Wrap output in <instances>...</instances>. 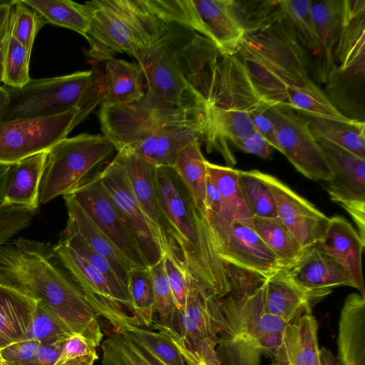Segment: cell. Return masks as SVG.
<instances>
[{
    "label": "cell",
    "mask_w": 365,
    "mask_h": 365,
    "mask_svg": "<svg viewBox=\"0 0 365 365\" xmlns=\"http://www.w3.org/2000/svg\"><path fill=\"white\" fill-rule=\"evenodd\" d=\"M180 38L170 29L137 60L144 77L145 94L168 105L204 107L205 98L186 78Z\"/></svg>",
    "instance_id": "obj_12"
},
{
    "label": "cell",
    "mask_w": 365,
    "mask_h": 365,
    "mask_svg": "<svg viewBox=\"0 0 365 365\" xmlns=\"http://www.w3.org/2000/svg\"><path fill=\"white\" fill-rule=\"evenodd\" d=\"M0 365H1V361H0Z\"/></svg>",
    "instance_id": "obj_64"
},
{
    "label": "cell",
    "mask_w": 365,
    "mask_h": 365,
    "mask_svg": "<svg viewBox=\"0 0 365 365\" xmlns=\"http://www.w3.org/2000/svg\"><path fill=\"white\" fill-rule=\"evenodd\" d=\"M318 359L321 365H341L337 357L325 347L319 349Z\"/></svg>",
    "instance_id": "obj_60"
},
{
    "label": "cell",
    "mask_w": 365,
    "mask_h": 365,
    "mask_svg": "<svg viewBox=\"0 0 365 365\" xmlns=\"http://www.w3.org/2000/svg\"><path fill=\"white\" fill-rule=\"evenodd\" d=\"M203 97L207 150L217 151L234 165L237 160L229 144L254 133L251 115L273 105L255 87L237 56L220 52L210 64Z\"/></svg>",
    "instance_id": "obj_5"
},
{
    "label": "cell",
    "mask_w": 365,
    "mask_h": 365,
    "mask_svg": "<svg viewBox=\"0 0 365 365\" xmlns=\"http://www.w3.org/2000/svg\"><path fill=\"white\" fill-rule=\"evenodd\" d=\"M9 104V95L4 86H0V120H2Z\"/></svg>",
    "instance_id": "obj_62"
},
{
    "label": "cell",
    "mask_w": 365,
    "mask_h": 365,
    "mask_svg": "<svg viewBox=\"0 0 365 365\" xmlns=\"http://www.w3.org/2000/svg\"><path fill=\"white\" fill-rule=\"evenodd\" d=\"M99 120L118 152L134 154L157 168L173 167L180 151L205 132L203 106L168 105L145 93L132 103L101 105Z\"/></svg>",
    "instance_id": "obj_2"
},
{
    "label": "cell",
    "mask_w": 365,
    "mask_h": 365,
    "mask_svg": "<svg viewBox=\"0 0 365 365\" xmlns=\"http://www.w3.org/2000/svg\"><path fill=\"white\" fill-rule=\"evenodd\" d=\"M214 245L228 264L268 277L282 267L278 258L265 245L253 226L230 222L206 210Z\"/></svg>",
    "instance_id": "obj_14"
},
{
    "label": "cell",
    "mask_w": 365,
    "mask_h": 365,
    "mask_svg": "<svg viewBox=\"0 0 365 365\" xmlns=\"http://www.w3.org/2000/svg\"><path fill=\"white\" fill-rule=\"evenodd\" d=\"M281 6L290 22L297 38L305 48L318 53V41L311 13L310 0H283Z\"/></svg>",
    "instance_id": "obj_43"
},
{
    "label": "cell",
    "mask_w": 365,
    "mask_h": 365,
    "mask_svg": "<svg viewBox=\"0 0 365 365\" xmlns=\"http://www.w3.org/2000/svg\"><path fill=\"white\" fill-rule=\"evenodd\" d=\"M71 334L67 326L47 305L37 301L30 327L24 339L49 344L66 340Z\"/></svg>",
    "instance_id": "obj_44"
},
{
    "label": "cell",
    "mask_w": 365,
    "mask_h": 365,
    "mask_svg": "<svg viewBox=\"0 0 365 365\" xmlns=\"http://www.w3.org/2000/svg\"><path fill=\"white\" fill-rule=\"evenodd\" d=\"M155 13L170 24L200 33L222 56L238 53L245 29L232 0H146Z\"/></svg>",
    "instance_id": "obj_10"
},
{
    "label": "cell",
    "mask_w": 365,
    "mask_h": 365,
    "mask_svg": "<svg viewBox=\"0 0 365 365\" xmlns=\"http://www.w3.org/2000/svg\"><path fill=\"white\" fill-rule=\"evenodd\" d=\"M207 174L220 193L224 219L253 226L254 215L245 200L240 183V170L206 161Z\"/></svg>",
    "instance_id": "obj_33"
},
{
    "label": "cell",
    "mask_w": 365,
    "mask_h": 365,
    "mask_svg": "<svg viewBox=\"0 0 365 365\" xmlns=\"http://www.w3.org/2000/svg\"><path fill=\"white\" fill-rule=\"evenodd\" d=\"M316 138L331 169L326 187L330 198L351 215L364 240L365 159L327 139Z\"/></svg>",
    "instance_id": "obj_16"
},
{
    "label": "cell",
    "mask_w": 365,
    "mask_h": 365,
    "mask_svg": "<svg viewBox=\"0 0 365 365\" xmlns=\"http://www.w3.org/2000/svg\"><path fill=\"white\" fill-rule=\"evenodd\" d=\"M285 106L304 116L341 120L351 118L343 114L310 78L302 84L287 88Z\"/></svg>",
    "instance_id": "obj_35"
},
{
    "label": "cell",
    "mask_w": 365,
    "mask_h": 365,
    "mask_svg": "<svg viewBox=\"0 0 365 365\" xmlns=\"http://www.w3.org/2000/svg\"><path fill=\"white\" fill-rule=\"evenodd\" d=\"M36 303L37 300L0 284V349L26 337Z\"/></svg>",
    "instance_id": "obj_30"
},
{
    "label": "cell",
    "mask_w": 365,
    "mask_h": 365,
    "mask_svg": "<svg viewBox=\"0 0 365 365\" xmlns=\"http://www.w3.org/2000/svg\"><path fill=\"white\" fill-rule=\"evenodd\" d=\"M14 1H0V83L1 66L6 42L11 35V7Z\"/></svg>",
    "instance_id": "obj_56"
},
{
    "label": "cell",
    "mask_w": 365,
    "mask_h": 365,
    "mask_svg": "<svg viewBox=\"0 0 365 365\" xmlns=\"http://www.w3.org/2000/svg\"><path fill=\"white\" fill-rule=\"evenodd\" d=\"M98 346L81 334H72L64 342L53 365H93Z\"/></svg>",
    "instance_id": "obj_48"
},
{
    "label": "cell",
    "mask_w": 365,
    "mask_h": 365,
    "mask_svg": "<svg viewBox=\"0 0 365 365\" xmlns=\"http://www.w3.org/2000/svg\"><path fill=\"white\" fill-rule=\"evenodd\" d=\"M36 10L46 23L74 31L86 37L89 21L78 6L70 0H23Z\"/></svg>",
    "instance_id": "obj_39"
},
{
    "label": "cell",
    "mask_w": 365,
    "mask_h": 365,
    "mask_svg": "<svg viewBox=\"0 0 365 365\" xmlns=\"http://www.w3.org/2000/svg\"><path fill=\"white\" fill-rule=\"evenodd\" d=\"M153 278L155 313L159 316L156 322L165 324L173 317L176 307L164 267L163 257L154 266L150 267Z\"/></svg>",
    "instance_id": "obj_49"
},
{
    "label": "cell",
    "mask_w": 365,
    "mask_h": 365,
    "mask_svg": "<svg viewBox=\"0 0 365 365\" xmlns=\"http://www.w3.org/2000/svg\"><path fill=\"white\" fill-rule=\"evenodd\" d=\"M337 68L364 76L365 1H341L340 24L334 48Z\"/></svg>",
    "instance_id": "obj_21"
},
{
    "label": "cell",
    "mask_w": 365,
    "mask_h": 365,
    "mask_svg": "<svg viewBox=\"0 0 365 365\" xmlns=\"http://www.w3.org/2000/svg\"><path fill=\"white\" fill-rule=\"evenodd\" d=\"M105 63L104 73L99 72L103 91L101 105L129 104L144 96L145 80L138 63L114 58Z\"/></svg>",
    "instance_id": "obj_25"
},
{
    "label": "cell",
    "mask_w": 365,
    "mask_h": 365,
    "mask_svg": "<svg viewBox=\"0 0 365 365\" xmlns=\"http://www.w3.org/2000/svg\"><path fill=\"white\" fill-rule=\"evenodd\" d=\"M253 228L282 267L294 262L304 250L278 217H254Z\"/></svg>",
    "instance_id": "obj_37"
},
{
    "label": "cell",
    "mask_w": 365,
    "mask_h": 365,
    "mask_svg": "<svg viewBox=\"0 0 365 365\" xmlns=\"http://www.w3.org/2000/svg\"><path fill=\"white\" fill-rule=\"evenodd\" d=\"M99 173L70 195L133 267L149 268L115 205L102 185Z\"/></svg>",
    "instance_id": "obj_18"
},
{
    "label": "cell",
    "mask_w": 365,
    "mask_h": 365,
    "mask_svg": "<svg viewBox=\"0 0 365 365\" xmlns=\"http://www.w3.org/2000/svg\"><path fill=\"white\" fill-rule=\"evenodd\" d=\"M68 212L67 225L91 249L106 257L119 279L127 285L128 272L133 267L123 255L98 228L70 195L63 196Z\"/></svg>",
    "instance_id": "obj_28"
},
{
    "label": "cell",
    "mask_w": 365,
    "mask_h": 365,
    "mask_svg": "<svg viewBox=\"0 0 365 365\" xmlns=\"http://www.w3.org/2000/svg\"><path fill=\"white\" fill-rule=\"evenodd\" d=\"M267 114L276 130L278 150L306 178L327 182L331 169L308 119L285 105L271 106Z\"/></svg>",
    "instance_id": "obj_13"
},
{
    "label": "cell",
    "mask_w": 365,
    "mask_h": 365,
    "mask_svg": "<svg viewBox=\"0 0 365 365\" xmlns=\"http://www.w3.org/2000/svg\"><path fill=\"white\" fill-rule=\"evenodd\" d=\"M130 331L165 365H187L171 338L161 331L133 326Z\"/></svg>",
    "instance_id": "obj_47"
},
{
    "label": "cell",
    "mask_w": 365,
    "mask_h": 365,
    "mask_svg": "<svg viewBox=\"0 0 365 365\" xmlns=\"http://www.w3.org/2000/svg\"><path fill=\"white\" fill-rule=\"evenodd\" d=\"M59 240L66 242L78 255L101 272L110 284L121 304L131 314L132 302L128 286L115 274L109 261L91 249L70 227L60 234Z\"/></svg>",
    "instance_id": "obj_38"
},
{
    "label": "cell",
    "mask_w": 365,
    "mask_h": 365,
    "mask_svg": "<svg viewBox=\"0 0 365 365\" xmlns=\"http://www.w3.org/2000/svg\"><path fill=\"white\" fill-rule=\"evenodd\" d=\"M115 150L104 135L81 133L58 142L47 152L39 203L73 192L110 163Z\"/></svg>",
    "instance_id": "obj_8"
},
{
    "label": "cell",
    "mask_w": 365,
    "mask_h": 365,
    "mask_svg": "<svg viewBox=\"0 0 365 365\" xmlns=\"http://www.w3.org/2000/svg\"><path fill=\"white\" fill-rule=\"evenodd\" d=\"M99 103L93 102L53 115L0 120V165H14L48 151L66 138Z\"/></svg>",
    "instance_id": "obj_11"
},
{
    "label": "cell",
    "mask_w": 365,
    "mask_h": 365,
    "mask_svg": "<svg viewBox=\"0 0 365 365\" xmlns=\"http://www.w3.org/2000/svg\"><path fill=\"white\" fill-rule=\"evenodd\" d=\"M0 284L42 302L72 334L101 346L98 315L51 243L18 237L1 245Z\"/></svg>",
    "instance_id": "obj_1"
},
{
    "label": "cell",
    "mask_w": 365,
    "mask_h": 365,
    "mask_svg": "<svg viewBox=\"0 0 365 365\" xmlns=\"http://www.w3.org/2000/svg\"><path fill=\"white\" fill-rule=\"evenodd\" d=\"M319 324L311 314L287 323L270 365H315L318 359Z\"/></svg>",
    "instance_id": "obj_23"
},
{
    "label": "cell",
    "mask_w": 365,
    "mask_h": 365,
    "mask_svg": "<svg viewBox=\"0 0 365 365\" xmlns=\"http://www.w3.org/2000/svg\"><path fill=\"white\" fill-rule=\"evenodd\" d=\"M131 314L139 327L151 328L155 314L153 278L150 268L131 267L128 272Z\"/></svg>",
    "instance_id": "obj_40"
},
{
    "label": "cell",
    "mask_w": 365,
    "mask_h": 365,
    "mask_svg": "<svg viewBox=\"0 0 365 365\" xmlns=\"http://www.w3.org/2000/svg\"><path fill=\"white\" fill-rule=\"evenodd\" d=\"M47 152L31 155L13 165L3 203L38 209L39 187Z\"/></svg>",
    "instance_id": "obj_31"
},
{
    "label": "cell",
    "mask_w": 365,
    "mask_h": 365,
    "mask_svg": "<svg viewBox=\"0 0 365 365\" xmlns=\"http://www.w3.org/2000/svg\"><path fill=\"white\" fill-rule=\"evenodd\" d=\"M283 330L258 336L218 338L216 351L222 365H260L261 356L272 358L282 339Z\"/></svg>",
    "instance_id": "obj_32"
},
{
    "label": "cell",
    "mask_w": 365,
    "mask_h": 365,
    "mask_svg": "<svg viewBox=\"0 0 365 365\" xmlns=\"http://www.w3.org/2000/svg\"><path fill=\"white\" fill-rule=\"evenodd\" d=\"M163 262L176 309L182 311L185 307L187 296L186 273L170 255L165 253Z\"/></svg>",
    "instance_id": "obj_51"
},
{
    "label": "cell",
    "mask_w": 365,
    "mask_h": 365,
    "mask_svg": "<svg viewBox=\"0 0 365 365\" xmlns=\"http://www.w3.org/2000/svg\"><path fill=\"white\" fill-rule=\"evenodd\" d=\"M185 273L187 296L184 309H176L165 324L153 323L151 328L167 334L186 364L191 365L204 354L216 350L222 315L217 294Z\"/></svg>",
    "instance_id": "obj_9"
},
{
    "label": "cell",
    "mask_w": 365,
    "mask_h": 365,
    "mask_svg": "<svg viewBox=\"0 0 365 365\" xmlns=\"http://www.w3.org/2000/svg\"><path fill=\"white\" fill-rule=\"evenodd\" d=\"M102 185L115 205L123 221L150 268L165 254L149 220L136 200L124 166L116 156L99 173Z\"/></svg>",
    "instance_id": "obj_15"
},
{
    "label": "cell",
    "mask_w": 365,
    "mask_h": 365,
    "mask_svg": "<svg viewBox=\"0 0 365 365\" xmlns=\"http://www.w3.org/2000/svg\"><path fill=\"white\" fill-rule=\"evenodd\" d=\"M237 57L261 94L273 106L285 105L287 90L309 78L308 56L278 1L264 17L243 24Z\"/></svg>",
    "instance_id": "obj_4"
},
{
    "label": "cell",
    "mask_w": 365,
    "mask_h": 365,
    "mask_svg": "<svg viewBox=\"0 0 365 365\" xmlns=\"http://www.w3.org/2000/svg\"><path fill=\"white\" fill-rule=\"evenodd\" d=\"M38 209L0 204V246L9 242L19 231L29 226Z\"/></svg>",
    "instance_id": "obj_50"
},
{
    "label": "cell",
    "mask_w": 365,
    "mask_h": 365,
    "mask_svg": "<svg viewBox=\"0 0 365 365\" xmlns=\"http://www.w3.org/2000/svg\"><path fill=\"white\" fill-rule=\"evenodd\" d=\"M205 207L206 210L211 211L217 215L221 213V198L217 188L207 177Z\"/></svg>",
    "instance_id": "obj_57"
},
{
    "label": "cell",
    "mask_w": 365,
    "mask_h": 365,
    "mask_svg": "<svg viewBox=\"0 0 365 365\" xmlns=\"http://www.w3.org/2000/svg\"><path fill=\"white\" fill-rule=\"evenodd\" d=\"M78 6L89 21L86 55L93 63L121 53L138 60L171 29L146 0H93Z\"/></svg>",
    "instance_id": "obj_6"
},
{
    "label": "cell",
    "mask_w": 365,
    "mask_h": 365,
    "mask_svg": "<svg viewBox=\"0 0 365 365\" xmlns=\"http://www.w3.org/2000/svg\"><path fill=\"white\" fill-rule=\"evenodd\" d=\"M155 187L165 253L221 299L231 291L228 264L214 245L201 210L173 167H158Z\"/></svg>",
    "instance_id": "obj_3"
},
{
    "label": "cell",
    "mask_w": 365,
    "mask_h": 365,
    "mask_svg": "<svg viewBox=\"0 0 365 365\" xmlns=\"http://www.w3.org/2000/svg\"><path fill=\"white\" fill-rule=\"evenodd\" d=\"M206 161L201 152L200 140H195L180 151L173 167L204 211L207 177Z\"/></svg>",
    "instance_id": "obj_36"
},
{
    "label": "cell",
    "mask_w": 365,
    "mask_h": 365,
    "mask_svg": "<svg viewBox=\"0 0 365 365\" xmlns=\"http://www.w3.org/2000/svg\"><path fill=\"white\" fill-rule=\"evenodd\" d=\"M278 271L319 302L334 287H354L343 267L317 244L304 250L294 262Z\"/></svg>",
    "instance_id": "obj_20"
},
{
    "label": "cell",
    "mask_w": 365,
    "mask_h": 365,
    "mask_svg": "<svg viewBox=\"0 0 365 365\" xmlns=\"http://www.w3.org/2000/svg\"><path fill=\"white\" fill-rule=\"evenodd\" d=\"M267 110L254 113L251 115V119L255 130L264 137L272 148L278 150L279 145L276 130L272 120L267 114Z\"/></svg>",
    "instance_id": "obj_54"
},
{
    "label": "cell",
    "mask_w": 365,
    "mask_h": 365,
    "mask_svg": "<svg viewBox=\"0 0 365 365\" xmlns=\"http://www.w3.org/2000/svg\"><path fill=\"white\" fill-rule=\"evenodd\" d=\"M40 343L25 339L0 349L1 365H26L36 354Z\"/></svg>",
    "instance_id": "obj_52"
},
{
    "label": "cell",
    "mask_w": 365,
    "mask_h": 365,
    "mask_svg": "<svg viewBox=\"0 0 365 365\" xmlns=\"http://www.w3.org/2000/svg\"><path fill=\"white\" fill-rule=\"evenodd\" d=\"M62 264L86 294L98 317L104 318L114 331H130L138 326L116 297L106 277L63 241L54 245Z\"/></svg>",
    "instance_id": "obj_17"
},
{
    "label": "cell",
    "mask_w": 365,
    "mask_h": 365,
    "mask_svg": "<svg viewBox=\"0 0 365 365\" xmlns=\"http://www.w3.org/2000/svg\"><path fill=\"white\" fill-rule=\"evenodd\" d=\"M12 166L13 165H0V204L3 201L10 178Z\"/></svg>",
    "instance_id": "obj_59"
},
{
    "label": "cell",
    "mask_w": 365,
    "mask_h": 365,
    "mask_svg": "<svg viewBox=\"0 0 365 365\" xmlns=\"http://www.w3.org/2000/svg\"><path fill=\"white\" fill-rule=\"evenodd\" d=\"M317 245L343 267L354 287L365 296L361 267L365 242L353 226L344 217H331L324 235Z\"/></svg>",
    "instance_id": "obj_22"
},
{
    "label": "cell",
    "mask_w": 365,
    "mask_h": 365,
    "mask_svg": "<svg viewBox=\"0 0 365 365\" xmlns=\"http://www.w3.org/2000/svg\"><path fill=\"white\" fill-rule=\"evenodd\" d=\"M257 174L273 195L277 217L302 248L317 245L327 230L329 218L276 177L257 170Z\"/></svg>",
    "instance_id": "obj_19"
},
{
    "label": "cell",
    "mask_w": 365,
    "mask_h": 365,
    "mask_svg": "<svg viewBox=\"0 0 365 365\" xmlns=\"http://www.w3.org/2000/svg\"><path fill=\"white\" fill-rule=\"evenodd\" d=\"M115 156L124 166L131 190L163 245L155 180L157 167L130 153L118 152Z\"/></svg>",
    "instance_id": "obj_26"
},
{
    "label": "cell",
    "mask_w": 365,
    "mask_h": 365,
    "mask_svg": "<svg viewBox=\"0 0 365 365\" xmlns=\"http://www.w3.org/2000/svg\"><path fill=\"white\" fill-rule=\"evenodd\" d=\"M337 359L341 365H365V296L349 294L339 322Z\"/></svg>",
    "instance_id": "obj_24"
},
{
    "label": "cell",
    "mask_w": 365,
    "mask_h": 365,
    "mask_svg": "<svg viewBox=\"0 0 365 365\" xmlns=\"http://www.w3.org/2000/svg\"><path fill=\"white\" fill-rule=\"evenodd\" d=\"M318 302L279 271L266 279L264 309L267 313L287 323L303 314H310L313 307Z\"/></svg>",
    "instance_id": "obj_27"
},
{
    "label": "cell",
    "mask_w": 365,
    "mask_h": 365,
    "mask_svg": "<svg viewBox=\"0 0 365 365\" xmlns=\"http://www.w3.org/2000/svg\"><path fill=\"white\" fill-rule=\"evenodd\" d=\"M341 1H312L311 13L318 41L317 76L325 82L335 67L334 48L340 24Z\"/></svg>",
    "instance_id": "obj_29"
},
{
    "label": "cell",
    "mask_w": 365,
    "mask_h": 365,
    "mask_svg": "<svg viewBox=\"0 0 365 365\" xmlns=\"http://www.w3.org/2000/svg\"><path fill=\"white\" fill-rule=\"evenodd\" d=\"M101 365H148L128 331H113L101 344Z\"/></svg>",
    "instance_id": "obj_45"
},
{
    "label": "cell",
    "mask_w": 365,
    "mask_h": 365,
    "mask_svg": "<svg viewBox=\"0 0 365 365\" xmlns=\"http://www.w3.org/2000/svg\"><path fill=\"white\" fill-rule=\"evenodd\" d=\"M240 183L246 203L254 217H277L273 195L257 174V170H240Z\"/></svg>",
    "instance_id": "obj_42"
},
{
    "label": "cell",
    "mask_w": 365,
    "mask_h": 365,
    "mask_svg": "<svg viewBox=\"0 0 365 365\" xmlns=\"http://www.w3.org/2000/svg\"><path fill=\"white\" fill-rule=\"evenodd\" d=\"M31 53L11 34L4 50L1 66V83L4 86L21 88L30 81Z\"/></svg>",
    "instance_id": "obj_41"
},
{
    "label": "cell",
    "mask_w": 365,
    "mask_h": 365,
    "mask_svg": "<svg viewBox=\"0 0 365 365\" xmlns=\"http://www.w3.org/2000/svg\"><path fill=\"white\" fill-rule=\"evenodd\" d=\"M232 144L245 153L253 154L262 158H268L271 155L272 147L257 130L248 137L237 140Z\"/></svg>",
    "instance_id": "obj_53"
},
{
    "label": "cell",
    "mask_w": 365,
    "mask_h": 365,
    "mask_svg": "<svg viewBox=\"0 0 365 365\" xmlns=\"http://www.w3.org/2000/svg\"><path fill=\"white\" fill-rule=\"evenodd\" d=\"M9 104L2 120L60 114L96 101L102 102L99 71L31 81L21 88L4 86Z\"/></svg>",
    "instance_id": "obj_7"
},
{
    "label": "cell",
    "mask_w": 365,
    "mask_h": 365,
    "mask_svg": "<svg viewBox=\"0 0 365 365\" xmlns=\"http://www.w3.org/2000/svg\"><path fill=\"white\" fill-rule=\"evenodd\" d=\"M66 340L40 344L36 354L26 365H53Z\"/></svg>",
    "instance_id": "obj_55"
},
{
    "label": "cell",
    "mask_w": 365,
    "mask_h": 365,
    "mask_svg": "<svg viewBox=\"0 0 365 365\" xmlns=\"http://www.w3.org/2000/svg\"><path fill=\"white\" fill-rule=\"evenodd\" d=\"M128 331L134 346L148 365H165L145 345L140 341L133 333Z\"/></svg>",
    "instance_id": "obj_58"
},
{
    "label": "cell",
    "mask_w": 365,
    "mask_h": 365,
    "mask_svg": "<svg viewBox=\"0 0 365 365\" xmlns=\"http://www.w3.org/2000/svg\"><path fill=\"white\" fill-rule=\"evenodd\" d=\"M47 24L43 18L23 0L14 1L11 7V34L31 52L36 36Z\"/></svg>",
    "instance_id": "obj_46"
},
{
    "label": "cell",
    "mask_w": 365,
    "mask_h": 365,
    "mask_svg": "<svg viewBox=\"0 0 365 365\" xmlns=\"http://www.w3.org/2000/svg\"><path fill=\"white\" fill-rule=\"evenodd\" d=\"M315 365H321L319 363V359H317V361Z\"/></svg>",
    "instance_id": "obj_63"
},
{
    "label": "cell",
    "mask_w": 365,
    "mask_h": 365,
    "mask_svg": "<svg viewBox=\"0 0 365 365\" xmlns=\"http://www.w3.org/2000/svg\"><path fill=\"white\" fill-rule=\"evenodd\" d=\"M191 365H222L217 351H213L198 358Z\"/></svg>",
    "instance_id": "obj_61"
},
{
    "label": "cell",
    "mask_w": 365,
    "mask_h": 365,
    "mask_svg": "<svg viewBox=\"0 0 365 365\" xmlns=\"http://www.w3.org/2000/svg\"><path fill=\"white\" fill-rule=\"evenodd\" d=\"M316 138L327 139L365 159L364 120H347L305 116Z\"/></svg>",
    "instance_id": "obj_34"
}]
</instances>
